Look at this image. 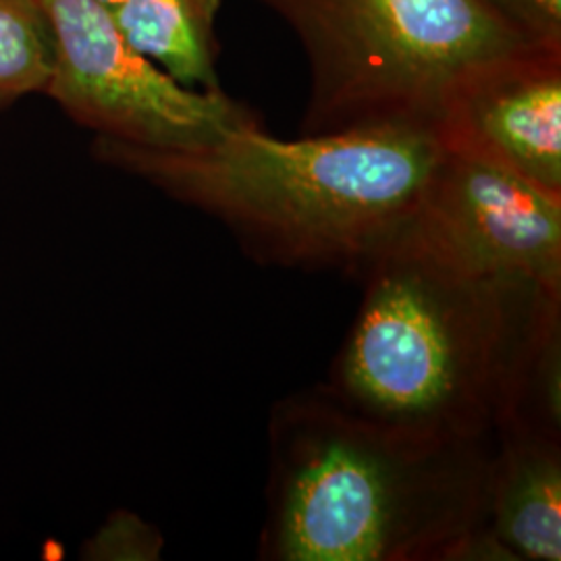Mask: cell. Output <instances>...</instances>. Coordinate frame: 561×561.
<instances>
[{"instance_id": "6da1fadb", "label": "cell", "mask_w": 561, "mask_h": 561, "mask_svg": "<svg viewBox=\"0 0 561 561\" xmlns=\"http://www.w3.org/2000/svg\"><path fill=\"white\" fill-rule=\"evenodd\" d=\"M92 150L104 164L222 222L259 264L360 277L416 217L443 144L421 125L298 140L252 125L192 150L99 136Z\"/></svg>"}, {"instance_id": "7a4b0ae2", "label": "cell", "mask_w": 561, "mask_h": 561, "mask_svg": "<svg viewBox=\"0 0 561 561\" xmlns=\"http://www.w3.org/2000/svg\"><path fill=\"white\" fill-rule=\"evenodd\" d=\"M264 561H449L486 522L493 437L370 421L322 382L268 414Z\"/></svg>"}, {"instance_id": "3957f363", "label": "cell", "mask_w": 561, "mask_h": 561, "mask_svg": "<svg viewBox=\"0 0 561 561\" xmlns=\"http://www.w3.org/2000/svg\"><path fill=\"white\" fill-rule=\"evenodd\" d=\"M360 279V310L329 391L362 416L410 433L493 437L533 329L561 294L466 266L416 217Z\"/></svg>"}, {"instance_id": "277c9868", "label": "cell", "mask_w": 561, "mask_h": 561, "mask_svg": "<svg viewBox=\"0 0 561 561\" xmlns=\"http://www.w3.org/2000/svg\"><path fill=\"white\" fill-rule=\"evenodd\" d=\"M310 65L301 136L379 125L435 129L443 104L482 67L530 48L481 0H256Z\"/></svg>"}, {"instance_id": "5b68a950", "label": "cell", "mask_w": 561, "mask_h": 561, "mask_svg": "<svg viewBox=\"0 0 561 561\" xmlns=\"http://www.w3.org/2000/svg\"><path fill=\"white\" fill-rule=\"evenodd\" d=\"M55 62L44 94L99 138L141 148L192 150L262 125L222 90H196L140 55L96 0H41Z\"/></svg>"}, {"instance_id": "8992f818", "label": "cell", "mask_w": 561, "mask_h": 561, "mask_svg": "<svg viewBox=\"0 0 561 561\" xmlns=\"http://www.w3.org/2000/svg\"><path fill=\"white\" fill-rule=\"evenodd\" d=\"M416 222L474 271L561 294V196L495 162L443 146Z\"/></svg>"}, {"instance_id": "52a82bcc", "label": "cell", "mask_w": 561, "mask_h": 561, "mask_svg": "<svg viewBox=\"0 0 561 561\" xmlns=\"http://www.w3.org/2000/svg\"><path fill=\"white\" fill-rule=\"evenodd\" d=\"M445 148L561 196V48H530L461 81L435 125Z\"/></svg>"}, {"instance_id": "ba28073f", "label": "cell", "mask_w": 561, "mask_h": 561, "mask_svg": "<svg viewBox=\"0 0 561 561\" xmlns=\"http://www.w3.org/2000/svg\"><path fill=\"white\" fill-rule=\"evenodd\" d=\"M486 522L514 560H561V435H493Z\"/></svg>"}, {"instance_id": "9c48e42d", "label": "cell", "mask_w": 561, "mask_h": 561, "mask_svg": "<svg viewBox=\"0 0 561 561\" xmlns=\"http://www.w3.org/2000/svg\"><path fill=\"white\" fill-rule=\"evenodd\" d=\"M221 0H125L108 9L123 38L187 88L221 90L215 21Z\"/></svg>"}, {"instance_id": "30bf717a", "label": "cell", "mask_w": 561, "mask_h": 561, "mask_svg": "<svg viewBox=\"0 0 561 561\" xmlns=\"http://www.w3.org/2000/svg\"><path fill=\"white\" fill-rule=\"evenodd\" d=\"M503 428L561 435V300L549 301L533 329L495 433Z\"/></svg>"}, {"instance_id": "8fae6325", "label": "cell", "mask_w": 561, "mask_h": 561, "mask_svg": "<svg viewBox=\"0 0 561 561\" xmlns=\"http://www.w3.org/2000/svg\"><path fill=\"white\" fill-rule=\"evenodd\" d=\"M55 41L41 0H0V106L46 90Z\"/></svg>"}, {"instance_id": "7c38bea8", "label": "cell", "mask_w": 561, "mask_h": 561, "mask_svg": "<svg viewBox=\"0 0 561 561\" xmlns=\"http://www.w3.org/2000/svg\"><path fill=\"white\" fill-rule=\"evenodd\" d=\"M161 533L131 512H115L90 539L85 551L92 560H159Z\"/></svg>"}, {"instance_id": "4fadbf2b", "label": "cell", "mask_w": 561, "mask_h": 561, "mask_svg": "<svg viewBox=\"0 0 561 561\" xmlns=\"http://www.w3.org/2000/svg\"><path fill=\"white\" fill-rule=\"evenodd\" d=\"M526 41L561 48V0H481Z\"/></svg>"}, {"instance_id": "5bb4252c", "label": "cell", "mask_w": 561, "mask_h": 561, "mask_svg": "<svg viewBox=\"0 0 561 561\" xmlns=\"http://www.w3.org/2000/svg\"><path fill=\"white\" fill-rule=\"evenodd\" d=\"M96 2H101L102 7H106V9H113V7H117V4L125 2V0H96Z\"/></svg>"}]
</instances>
